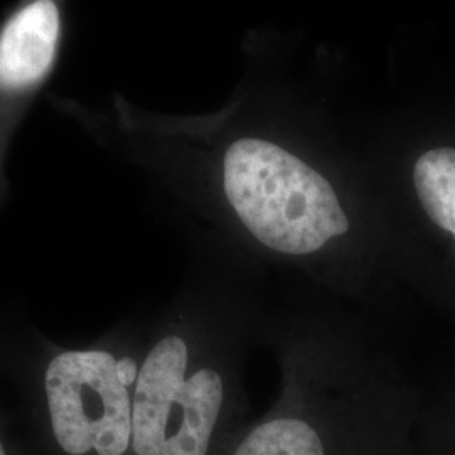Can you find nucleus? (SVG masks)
Here are the masks:
<instances>
[{"label": "nucleus", "mask_w": 455, "mask_h": 455, "mask_svg": "<svg viewBox=\"0 0 455 455\" xmlns=\"http://www.w3.org/2000/svg\"><path fill=\"white\" fill-rule=\"evenodd\" d=\"M52 432L66 454L124 455L132 442V402L107 351H66L49 363Z\"/></svg>", "instance_id": "3"}, {"label": "nucleus", "mask_w": 455, "mask_h": 455, "mask_svg": "<svg viewBox=\"0 0 455 455\" xmlns=\"http://www.w3.org/2000/svg\"><path fill=\"white\" fill-rule=\"evenodd\" d=\"M0 455H7L5 451H4V447H2V442H0Z\"/></svg>", "instance_id": "8"}, {"label": "nucleus", "mask_w": 455, "mask_h": 455, "mask_svg": "<svg viewBox=\"0 0 455 455\" xmlns=\"http://www.w3.org/2000/svg\"><path fill=\"white\" fill-rule=\"evenodd\" d=\"M413 184L432 223L455 236V148L439 147L420 156Z\"/></svg>", "instance_id": "5"}, {"label": "nucleus", "mask_w": 455, "mask_h": 455, "mask_svg": "<svg viewBox=\"0 0 455 455\" xmlns=\"http://www.w3.org/2000/svg\"><path fill=\"white\" fill-rule=\"evenodd\" d=\"M235 455H324V447L309 423L278 419L257 427Z\"/></svg>", "instance_id": "6"}, {"label": "nucleus", "mask_w": 455, "mask_h": 455, "mask_svg": "<svg viewBox=\"0 0 455 455\" xmlns=\"http://www.w3.org/2000/svg\"><path fill=\"white\" fill-rule=\"evenodd\" d=\"M60 29V9L51 0L28 4L7 20L0 33L2 90H22L48 73Z\"/></svg>", "instance_id": "4"}, {"label": "nucleus", "mask_w": 455, "mask_h": 455, "mask_svg": "<svg viewBox=\"0 0 455 455\" xmlns=\"http://www.w3.org/2000/svg\"><path fill=\"white\" fill-rule=\"evenodd\" d=\"M116 373H118L122 385L127 387V388L133 385L137 381V378H139L137 364H135V361L132 358L116 359Z\"/></svg>", "instance_id": "7"}, {"label": "nucleus", "mask_w": 455, "mask_h": 455, "mask_svg": "<svg viewBox=\"0 0 455 455\" xmlns=\"http://www.w3.org/2000/svg\"><path fill=\"white\" fill-rule=\"evenodd\" d=\"M228 201L270 250L309 255L349 229L336 191L315 169L263 139H240L223 163Z\"/></svg>", "instance_id": "1"}, {"label": "nucleus", "mask_w": 455, "mask_h": 455, "mask_svg": "<svg viewBox=\"0 0 455 455\" xmlns=\"http://www.w3.org/2000/svg\"><path fill=\"white\" fill-rule=\"evenodd\" d=\"M188 346L164 338L147 356L132 405V445L137 455H206L223 403L214 370L186 379Z\"/></svg>", "instance_id": "2"}]
</instances>
